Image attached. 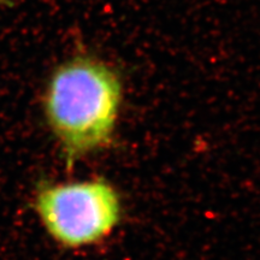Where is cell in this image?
Masks as SVG:
<instances>
[{"label": "cell", "instance_id": "6da1fadb", "mask_svg": "<svg viewBox=\"0 0 260 260\" xmlns=\"http://www.w3.org/2000/svg\"><path fill=\"white\" fill-rule=\"evenodd\" d=\"M123 94L121 74L100 58L75 56L53 71L44 113L67 169L112 145Z\"/></svg>", "mask_w": 260, "mask_h": 260}, {"label": "cell", "instance_id": "7a4b0ae2", "mask_svg": "<svg viewBox=\"0 0 260 260\" xmlns=\"http://www.w3.org/2000/svg\"><path fill=\"white\" fill-rule=\"evenodd\" d=\"M32 206L48 236L65 249H82L105 241L122 220V199L105 178L45 181Z\"/></svg>", "mask_w": 260, "mask_h": 260}]
</instances>
